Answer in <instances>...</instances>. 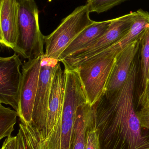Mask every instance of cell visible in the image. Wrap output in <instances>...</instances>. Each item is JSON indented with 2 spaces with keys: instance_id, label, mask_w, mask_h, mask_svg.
I'll return each mask as SVG.
<instances>
[{
  "instance_id": "cell-1",
  "label": "cell",
  "mask_w": 149,
  "mask_h": 149,
  "mask_svg": "<svg viewBox=\"0 0 149 149\" xmlns=\"http://www.w3.org/2000/svg\"><path fill=\"white\" fill-rule=\"evenodd\" d=\"M137 70L135 61L123 86L92 106L101 149H149V130L142 126L135 106Z\"/></svg>"
},
{
  "instance_id": "cell-2",
  "label": "cell",
  "mask_w": 149,
  "mask_h": 149,
  "mask_svg": "<svg viewBox=\"0 0 149 149\" xmlns=\"http://www.w3.org/2000/svg\"><path fill=\"white\" fill-rule=\"evenodd\" d=\"M19 35L13 50L28 60L44 55V36L40 31L39 12L34 0H18Z\"/></svg>"
},
{
  "instance_id": "cell-3",
  "label": "cell",
  "mask_w": 149,
  "mask_h": 149,
  "mask_svg": "<svg viewBox=\"0 0 149 149\" xmlns=\"http://www.w3.org/2000/svg\"><path fill=\"white\" fill-rule=\"evenodd\" d=\"M117 56L99 53L73 69L78 73L87 102L92 107L106 93Z\"/></svg>"
},
{
  "instance_id": "cell-4",
  "label": "cell",
  "mask_w": 149,
  "mask_h": 149,
  "mask_svg": "<svg viewBox=\"0 0 149 149\" xmlns=\"http://www.w3.org/2000/svg\"><path fill=\"white\" fill-rule=\"evenodd\" d=\"M86 4L76 8L61 21L58 27L50 35L44 36L46 45L45 56L58 60L70 44L94 21L90 18Z\"/></svg>"
},
{
  "instance_id": "cell-5",
  "label": "cell",
  "mask_w": 149,
  "mask_h": 149,
  "mask_svg": "<svg viewBox=\"0 0 149 149\" xmlns=\"http://www.w3.org/2000/svg\"><path fill=\"white\" fill-rule=\"evenodd\" d=\"M134 12L112 19L105 33L84 49L61 61L64 68L73 70L85 60L97 55L120 40L130 29Z\"/></svg>"
},
{
  "instance_id": "cell-6",
  "label": "cell",
  "mask_w": 149,
  "mask_h": 149,
  "mask_svg": "<svg viewBox=\"0 0 149 149\" xmlns=\"http://www.w3.org/2000/svg\"><path fill=\"white\" fill-rule=\"evenodd\" d=\"M19 55L0 58V102L12 107L19 114L22 74Z\"/></svg>"
},
{
  "instance_id": "cell-7",
  "label": "cell",
  "mask_w": 149,
  "mask_h": 149,
  "mask_svg": "<svg viewBox=\"0 0 149 149\" xmlns=\"http://www.w3.org/2000/svg\"><path fill=\"white\" fill-rule=\"evenodd\" d=\"M41 61L42 56L28 60L22 65L19 117L21 122L24 124H30L32 120Z\"/></svg>"
},
{
  "instance_id": "cell-8",
  "label": "cell",
  "mask_w": 149,
  "mask_h": 149,
  "mask_svg": "<svg viewBox=\"0 0 149 149\" xmlns=\"http://www.w3.org/2000/svg\"><path fill=\"white\" fill-rule=\"evenodd\" d=\"M66 79L65 71L62 70L59 62L52 77L46 125L43 135L39 141L30 142L28 141L30 144L40 143L44 141L50 136L61 119L63 113Z\"/></svg>"
},
{
  "instance_id": "cell-9",
  "label": "cell",
  "mask_w": 149,
  "mask_h": 149,
  "mask_svg": "<svg viewBox=\"0 0 149 149\" xmlns=\"http://www.w3.org/2000/svg\"><path fill=\"white\" fill-rule=\"evenodd\" d=\"M18 0H1L0 43L1 45L14 49L19 35Z\"/></svg>"
},
{
  "instance_id": "cell-10",
  "label": "cell",
  "mask_w": 149,
  "mask_h": 149,
  "mask_svg": "<svg viewBox=\"0 0 149 149\" xmlns=\"http://www.w3.org/2000/svg\"><path fill=\"white\" fill-rule=\"evenodd\" d=\"M140 49L139 39L130 43L118 54L104 95L109 96L123 86Z\"/></svg>"
},
{
  "instance_id": "cell-11",
  "label": "cell",
  "mask_w": 149,
  "mask_h": 149,
  "mask_svg": "<svg viewBox=\"0 0 149 149\" xmlns=\"http://www.w3.org/2000/svg\"><path fill=\"white\" fill-rule=\"evenodd\" d=\"M112 19L95 22L84 29L64 51L59 58L61 61L84 49L99 39L105 33Z\"/></svg>"
},
{
  "instance_id": "cell-12",
  "label": "cell",
  "mask_w": 149,
  "mask_h": 149,
  "mask_svg": "<svg viewBox=\"0 0 149 149\" xmlns=\"http://www.w3.org/2000/svg\"><path fill=\"white\" fill-rule=\"evenodd\" d=\"M149 26V12L142 9L135 11L132 25L127 33L120 40L99 53L118 55L130 43L140 39L143 32Z\"/></svg>"
},
{
  "instance_id": "cell-13",
  "label": "cell",
  "mask_w": 149,
  "mask_h": 149,
  "mask_svg": "<svg viewBox=\"0 0 149 149\" xmlns=\"http://www.w3.org/2000/svg\"><path fill=\"white\" fill-rule=\"evenodd\" d=\"M94 116L93 108L88 102L82 104L78 108L71 137L70 149H86L87 127Z\"/></svg>"
},
{
  "instance_id": "cell-14",
  "label": "cell",
  "mask_w": 149,
  "mask_h": 149,
  "mask_svg": "<svg viewBox=\"0 0 149 149\" xmlns=\"http://www.w3.org/2000/svg\"><path fill=\"white\" fill-rule=\"evenodd\" d=\"M141 49V91L145 87L149 79V26L140 38Z\"/></svg>"
},
{
  "instance_id": "cell-15",
  "label": "cell",
  "mask_w": 149,
  "mask_h": 149,
  "mask_svg": "<svg viewBox=\"0 0 149 149\" xmlns=\"http://www.w3.org/2000/svg\"><path fill=\"white\" fill-rule=\"evenodd\" d=\"M19 116L18 113L9 108L0 105V139L11 136L14 130V126Z\"/></svg>"
},
{
  "instance_id": "cell-16",
  "label": "cell",
  "mask_w": 149,
  "mask_h": 149,
  "mask_svg": "<svg viewBox=\"0 0 149 149\" xmlns=\"http://www.w3.org/2000/svg\"><path fill=\"white\" fill-rule=\"evenodd\" d=\"M127 1L128 0H87L85 4L90 13L96 12L100 14Z\"/></svg>"
},
{
  "instance_id": "cell-17",
  "label": "cell",
  "mask_w": 149,
  "mask_h": 149,
  "mask_svg": "<svg viewBox=\"0 0 149 149\" xmlns=\"http://www.w3.org/2000/svg\"><path fill=\"white\" fill-rule=\"evenodd\" d=\"M86 149H101L99 132L95 127V116L91 120L87 127Z\"/></svg>"
},
{
  "instance_id": "cell-18",
  "label": "cell",
  "mask_w": 149,
  "mask_h": 149,
  "mask_svg": "<svg viewBox=\"0 0 149 149\" xmlns=\"http://www.w3.org/2000/svg\"><path fill=\"white\" fill-rule=\"evenodd\" d=\"M138 104L141 108L149 107V79L144 89L140 92Z\"/></svg>"
},
{
  "instance_id": "cell-19",
  "label": "cell",
  "mask_w": 149,
  "mask_h": 149,
  "mask_svg": "<svg viewBox=\"0 0 149 149\" xmlns=\"http://www.w3.org/2000/svg\"><path fill=\"white\" fill-rule=\"evenodd\" d=\"M16 136L17 149H31L25 134L21 128L19 127Z\"/></svg>"
},
{
  "instance_id": "cell-20",
  "label": "cell",
  "mask_w": 149,
  "mask_h": 149,
  "mask_svg": "<svg viewBox=\"0 0 149 149\" xmlns=\"http://www.w3.org/2000/svg\"><path fill=\"white\" fill-rule=\"evenodd\" d=\"M138 113L143 127L149 130V107L141 108Z\"/></svg>"
},
{
  "instance_id": "cell-21",
  "label": "cell",
  "mask_w": 149,
  "mask_h": 149,
  "mask_svg": "<svg viewBox=\"0 0 149 149\" xmlns=\"http://www.w3.org/2000/svg\"><path fill=\"white\" fill-rule=\"evenodd\" d=\"M1 149H17V136H10L5 139Z\"/></svg>"
}]
</instances>
